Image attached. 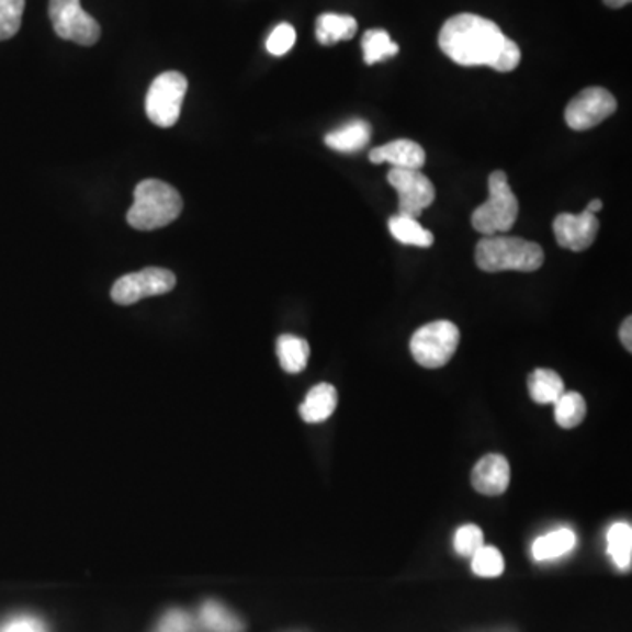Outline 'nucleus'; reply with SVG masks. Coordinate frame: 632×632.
<instances>
[{
  "mask_svg": "<svg viewBox=\"0 0 632 632\" xmlns=\"http://www.w3.org/2000/svg\"><path fill=\"white\" fill-rule=\"evenodd\" d=\"M439 48L459 66H487L497 72H511L522 60L518 44L478 14L450 18L439 32Z\"/></svg>",
  "mask_w": 632,
  "mask_h": 632,
  "instance_id": "f257e3e1",
  "label": "nucleus"
},
{
  "mask_svg": "<svg viewBox=\"0 0 632 632\" xmlns=\"http://www.w3.org/2000/svg\"><path fill=\"white\" fill-rule=\"evenodd\" d=\"M476 263L485 272H532L543 266V248L522 237L485 236L476 245Z\"/></svg>",
  "mask_w": 632,
  "mask_h": 632,
  "instance_id": "f03ea898",
  "label": "nucleus"
},
{
  "mask_svg": "<svg viewBox=\"0 0 632 632\" xmlns=\"http://www.w3.org/2000/svg\"><path fill=\"white\" fill-rule=\"evenodd\" d=\"M183 210V201L174 187L160 180H145L134 190V204L127 222L137 230H155L172 224Z\"/></svg>",
  "mask_w": 632,
  "mask_h": 632,
  "instance_id": "7ed1b4c3",
  "label": "nucleus"
},
{
  "mask_svg": "<svg viewBox=\"0 0 632 632\" xmlns=\"http://www.w3.org/2000/svg\"><path fill=\"white\" fill-rule=\"evenodd\" d=\"M518 216V201L509 187L506 172H492L488 178V201L474 210L471 224L483 236L506 234Z\"/></svg>",
  "mask_w": 632,
  "mask_h": 632,
  "instance_id": "20e7f679",
  "label": "nucleus"
},
{
  "mask_svg": "<svg viewBox=\"0 0 632 632\" xmlns=\"http://www.w3.org/2000/svg\"><path fill=\"white\" fill-rule=\"evenodd\" d=\"M459 341L461 332L453 321L436 320L413 334L409 350L421 368L438 369L452 360Z\"/></svg>",
  "mask_w": 632,
  "mask_h": 632,
  "instance_id": "39448f33",
  "label": "nucleus"
},
{
  "mask_svg": "<svg viewBox=\"0 0 632 632\" xmlns=\"http://www.w3.org/2000/svg\"><path fill=\"white\" fill-rule=\"evenodd\" d=\"M189 81L181 72L167 70L154 79L146 95V114L157 127H172L180 120Z\"/></svg>",
  "mask_w": 632,
  "mask_h": 632,
  "instance_id": "423d86ee",
  "label": "nucleus"
},
{
  "mask_svg": "<svg viewBox=\"0 0 632 632\" xmlns=\"http://www.w3.org/2000/svg\"><path fill=\"white\" fill-rule=\"evenodd\" d=\"M49 20L55 34L79 46H93L101 37V25L81 8V0H49Z\"/></svg>",
  "mask_w": 632,
  "mask_h": 632,
  "instance_id": "0eeeda50",
  "label": "nucleus"
},
{
  "mask_svg": "<svg viewBox=\"0 0 632 632\" xmlns=\"http://www.w3.org/2000/svg\"><path fill=\"white\" fill-rule=\"evenodd\" d=\"M174 286V272L162 268H146L139 272L125 274V276L114 281L111 298L120 306H131L140 298L167 294Z\"/></svg>",
  "mask_w": 632,
  "mask_h": 632,
  "instance_id": "6e6552de",
  "label": "nucleus"
},
{
  "mask_svg": "<svg viewBox=\"0 0 632 632\" xmlns=\"http://www.w3.org/2000/svg\"><path fill=\"white\" fill-rule=\"evenodd\" d=\"M388 183L397 190L399 195V215L417 218L424 210L435 202V184L427 176L415 169H397L392 167L388 172Z\"/></svg>",
  "mask_w": 632,
  "mask_h": 632,
  "instance_id": "1a4fd4ad",
  "label": "nucleus"
},
{
  "mask_svg": "<svg viewBox=\"0 0 632 632\" xmlns=\"http://www.w3.org/2000/svg\"><path fill=\"white\" fill-rule=\"evenodd\" d=\"M617 111V101L605 88H585L566 108V123L573 131H588L610 119Z\"/></svg>",
  "mask_w": 632,
  "mask_h": 632,
  "instance_id": "9d476101",
  "label": "nucleus"
},
{
  "mask_svg": "<svg viewBox=\"0 0 632 632\" xmlns=\"http://www.w3.org/2000/svg\"><path fill=\"white\" fill-rule=\"evenodd\" d=\"M597 233H599V219L587 210L582 211L579 215L562 213L553 219L555 239L558 246L566 250H587L596 241Z\"/></svg>",
  "mask_w": 632,
  "mask_h": 632,
  "instance_id": "9b49d317",
  "label": "nucleus"
},
{
  "mask_svg": "<svg viewBox=\"0 0 632 632\" xmlns=\"http://www.w3.org/2000/svg\"><path fill=\"white\" fill-rule=\"evenodd\" d=\"M511 470L506 456L499 453H490L479 459L478 464L474 465L471 474V483L476 492L483 496H500L509 487Z\"/></svg>",
  "mask_w": 632,
  "mask_h": 632,
  "instance_id": "f8f14e48",
  "label": "nucleus"
},
{
  "mask_svg": "<svg viewBox=\"0 0 632 632\" xmlns=\"http://www.w3.org/2000/svg\"><path fill=\"white\" fill-rule=\"evenodd\" d=\"M369 160L373 163H392L397 169H415L426 163V151L418 143L409 139H395L392 143L371 149Z\"/></svg>",
  "mask_w": 632,
  "mask_h": 632,
  "instance_id": "ddd939ff",
  "label": "nucleus"
},
{
  "mask_svg": "<svg viewBox=\"0 0 632 632\" xmlns=\"http://www.w3.org/2000/svg\"><path fill=\"white\" fill-rule=\"evenodd\" d=\"M373 128L365 120H351L325 136V145L339 154H356L371 140Z\"/></svg>",
  "mask_w": 632,
  "mask_h": 632,
  "instance_id": "4468645a",
  "label": "nucleus"
},
{
  "mask_svg": "<svg viewBox=\"0 0 632 632\" xmlns=\"http://www.w3.org/2000/svg\"><path fill=\"white\" fill-rule=\"evenodd\" d=\"M199 631L202 632H245L246 625L233 610L215 599L202 602L198 613Z\"/></svg>",
  "mask_w": 632,
  "mask_h": 632,
  "instance_id": "2eb2a0df",
  "label": "nucleus"
},
{
  "mask_svg": "<svg viewBox=\"0 0 632 632\" xmlns=\"http://www.w3.org/2000/svg\"><path fill=\"white\" fill-rule=\"evenodd\" d=\"M338 406V391L330 383H320L307 392L298 413L306 424H320L332 417Z\"/></svg>",
  "mask_w": 632,
  "mask_h": 632,
  "instance_id": "dca6fc26",
  "label": "nucleus"
},
{
  "mask_svg": "<svg viewBox=\"0 0 632 632\" xmlns=\"http://www.w3.org/2000/svg\"><path fill=\"white\" fill-rule=\"evenodd\" d=\"M357 32V20L350 14L324 13L316 18V40L324 46L350 41Z\"/></svg>",
  "mask_w": 632,
  "mask_h": 632,
  "instance_id": "f3484780",
  "label": "nucleus"
},
{
  "mask_svg": "<svg viewBox=\"0 0 632 632\" xmlns=\"http://www.w3.org/2000/svg\"><path fill=\"white\" fill-rule=\"evenodd\" d=\"M576 535L571 529H557L549 534L540 535L532 544V557L538 562L561 558L575 549Z\"/></svg>",
  "mask_w": 632,
  "mask_h": 632,
  "instance_id": "a211bd4d",
  "label": "nucleus"
},
{
  "mask_svg": "<svg viewBox=\"0 0 632 632\" xmlns=\"http://www.w3.org/2000/svg\"><path fill=\"white\" fill-rule=\"evenodd\" d=\"M527 385L532 400L538 404H553L566 392L561 374L552 369H535L531 376L527 377Z\"/></svg>",
  "mask_w": 632,
  "mask_h": 632,
  "instance_id": "6ab92c4d",
  "label": "nucleus"
},
{
  "mask_svg": "<svg viewBox=\"0 0 632 632\" xmlns=\"http://www.w3.org/2000/svg\"><path fill=\"white\" fill-rule=\"evenodd\" d=\"M276 353L281 368L290 374H297L306 369L309 359V345L306 339L283 334L276 341Z\"/></svg>",
  "mask_w": 632,
  "mask_h": 632,
  "instance_id": "aec40b11",
  "label": "nucleus"
},
{
  "mask_svg": "<svg viewBox=\"0 0 632 632\" xmlns=\"http://www.w3.org/2000/svg\"><path fill=\"white\" fill-rule=\"evenodd\" d=\"M388 230L400 245L418 246V248H429L435 242V236L427 228L418 224L417 218L395 215L388 219Z\"/></svg>",
  "mask_w": 632,
  "mask_h": 632,
  "instance_id": "412c9836",
  "label": "nucleus"
},
{
  "mask_svg": "<svg viewBox=\"0 0 632 632\" xmlns=\"http://www.w3.org/2000/svg\"><path fill=\"white\" fill-rule=\"evenodd\" d=\"M553 415H555V421L562 429L578 427L587 415V403H585L584 395L578 394V392H564L553 403Z\"/></svg>",
  "mask_w": 632,
  "mask_h": 632,
  "instance_id": "4be33fe9",
  "label": "nucleus"
},
{
  "mask_svg": "<svg viewBox=\"0 0 632 632\" xmlns=\"http://www.w3.org/2000/svg\"><path fill=\"white\" fill-rule=\"evenodd\" d=\"M608 552L620 571L631 569L632 527L625 522L614 523L608 531Z\"/></svg>",
  "mask_w": 632,
  "mask_h": 632,
  "instance_id": "5701e85b",
  "label": "nucleus"
},
{
  "mask_svg": "<svg viewBox=\"0 0 632 632\" xmlns=\"http://www.w3.org/2000/svg\"><path fill=\"white\" fill-rule=\"evenodd\" d=\"M362 52H364V61L368 66H373L377 61L395 57L399 53V46L391 40V34L383 29H373L368 31L362 37Z\"/></svg>",
  "mask_w": 632,
  "mask_h": 632,
  "instance_id": "b1692460",
  "label": "nucleus"
},
{
  "mask_svg": "<svg viewBox=\"0 0 632 632\" xmlns=\"http://www.w3.org/2000/svg\"><path fill=\"white\" fill-rule=\"evenodd\" d=\"M471 567H473L474 575L482 576V578H496L505 571V557L496 546L483 544L482 549L471 557Z\"/></svg>",
  "mask_w": 632,
  "mask_h": 632,
  "instance_id": "393cba45",
  "label": "nucleus"
},
{
  "mask_svg": "<svg viewBox=\"0 0 632 632\" xmlns=\"http://www.w3.org/2000/svg\"><path fill=\"white\" fill-rule=\"evenodd\" d=\"M25 0H0V41H8L22 26Z\"/></svg>",
  "mask_w": 632,
  "mask_h": 632,
  "instance_id": "a878e982",
  "label": "nucleus"
},
{
  "mask_svg": "<svg viewBox=\"0 0 632 632\" xmlns=\"http://www.w3.org/2000/svg\"><path fill=\"white\" fill-rule=\"evenodd\" d=\"M154 632H201L198 620L189 611L181 608H171L160 617Z\"/></svg>",
  "mask_w": 632,
  "mask_h": 632,
  "instance_id": "bb28decb",
  "label": "nucleus"
},
{
  "mask_svg": "<svg viewBox=\"0 0 632 632\" xmlns=\"http://www.w3.org/2000/svg\"><path fill=\"white\" fill-rule=\"evenodd\" d=\"M453 546H455V552L461 557H473L474 553L478 552L483 546L482 529L478 526H474V523H467V526L456 529Z\"/></svg>",
  "mask_w": 632,
  "mask_h": 632,
  "instance_id": "cd10ccee",
  "label": "nucleus"
},
{
  "mask_svg": "<svg viewBox=\"0 0 632 632\" xmlns=\"http://www.w3.org/2000/svg\"><path fill=\"white\" fill-rule=\"evenodd\" d=\"M295 40H297V34H295L294 26L290 25V23H280V25L269 34L266 48H268V52L274 55V57H283L290 49L294 48Z\"/></svg>",
  "mask_w": 632,
  "mask_h": 632,
  "instance_id": "c85d7f7f",
  "label": "nucleus"
},
{
  "mask_svg": "<svg viewBox=\"0 0 632 632\" xmlns=\"http://www.w3.org/2000/svg\"><path fill=\"white\" fill-rule=\"evenodd\" d=\"M0 632H49L48 625L34 614H14L0 623Z\"/></svg>",
  "mask_w": 632,
  "mask_h": 632,
  "instance_id": "c756f323",
  "label": "nucleus"
},
{
  "mask_svg": "<svg viewBox=\"0 0 632 632\" xmlns=\"http://www.w3.org/2000/svg\"><path fill=\"white\" fill-rule=\"evenodd\" d=\"M620 341H622L623 347L625 350H632V318L628 316L625 320H623L622 327H620Z\"/></svg>",
  "mask_w": 632,
  "mask_h": 632,
  "instance_id": "7c9ffc66",
  "label": "nucleus"
},
{
  "mask_svg": "<svg viewBox=\"0 0 632 632\" xmlns=\"http://www.w3.org/2000/svg\"><path fill=\"white\" fill-rule=\"evenodd\" d=\"M601 210H602V202L599 201V199H594V201H590V204H588L587 206L588 213H592V215H596V213H599V211Z\"/></svg>",
  "mask_w": 632,
  "mask_h": 632,
  "instance_id": "2f4dec72",
  "label": "nucleus"
},
{
  "mask_svg": "<svg viewBox=\"0 0 632 632\" xmlns=\"http://www.w3.org/2000/svg\"><path fill=\"white\" fill-rule=\"evenodd\" d=\"M605 4L608 8L619 9L623 8V5L631 4V0H605Z\"/></svg>",
  "mask_w": 632,
  "mask_h": 632,
  "instance_id": "473e14b6",
  "label": "nucleus"
},
{
  "mask_svg": "<svg viewBox=\"0 0 632 632\" xmlns=\"http://www.w3.org/2000/svg\"><path fill=\"white\" fill-rule=\"evenodd\" d=\"M492 632H514V631H509V629H499V631H492Z\"/></svg>",
  "mask_w": 632,
  "mask_h": 632,
  "instance_id": "72a5a7b5",
  "label": "nucleus"
}]
</instances>
